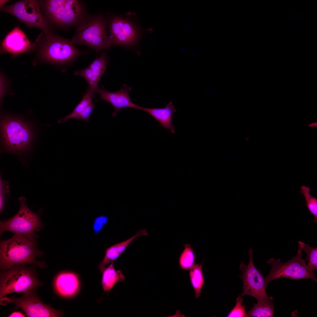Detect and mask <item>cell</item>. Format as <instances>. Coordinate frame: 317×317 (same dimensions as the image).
Listing matches in <instances>:
<instances>
[{
  "label": "cell",
  "mask_w": 317,
  "mask_h": 317,
  "mask_svg": "<svg viewBox=\"0 0 317 317\" xmlns=\"http://www.w3.org/2000/svg\"><path fill=\"white\" fill-rule=\"evenodd\" d=\"M300 192L303 194L306 200L305 205L309 211L314 217V222L317 223V199L310 194V188L304 186L301 187Z\"/></svg>",
  "instance_id": "24"
},
{
  "label": "cell",
  "mask_w": 317,
  "mask_h": 317,
  "mask_svg": "<svg viewBox=\"0 0 317 317\" xmlns=\"http://www.w3.org/2000/svg\"><path fill=\"white\" fill-rule=\"evenodd\" d=\"M298 246L307 254L306 260L308 262L307 264L309 269L314 272L317 269V248L312 247L303 242L299 241Z\"/></svg>",
  "instance_id": "23"
},
{
  "label": "cell",
  "mask_w": 317,
  "mask_h": 317,
  "mask_svg": "<svg viewBox=\"0 0 317 317\" xmlns=\"http://www.w3.org/2000/svg\"><path fill=\"white\" fill-rule=\"evenodd\" d=\"M37 245L36 240L16 234L8 240L1 241L0 269L6 270L16 264H26L45 268L47 265L45 262L36 260V257L43 254L37 249Z\"/></svg>",
  "instance_id": "1"
},
{
  "label": "cell",
  "mask_w": 317,
  "mask_h": 317,
  "mask_svg": "<svg viewBox=\"0 0 317 317\" xmlns=\"http://www.w3.org/2000/svg\"><path fill=\"white\" fill-rule=\"evenodd\" d=\"M95 109L94 105L92 103L88 106L77 117L76 119L83 120L85 122H88L90 117Z\"/></svg>",
  "instance_id": "29"
},
{
  "label": "cell",
  "mask_w": 317,
  "mask_h": 317,
  "mask_svg": "<svg viewBox=\"0 0 317 317\" xmlns=\"http://www.w3.org/2000/svg\"><path fill=\"white\" fill-rule=\"evenodd\" d=\"M18 298H11L5 296L0 298V304L6 305L12 303L16 309L20 308L29 317H58L63 316V312L53 308L41 301L37 294L35 289L27 291Z\"/></svg>",
  "instance_id": "11"
},
{
  "label": "cell",
  "mask_w": 317,
  "mask_h": 317,
  "mask_svg": "<svg viewBox=\"0 0 317 317\" xmlns=\"http://www.w3.org/2000/svg\"><path fill=\"white\" fill-rule=\"evenodd\" d=\"M25 316V315H24L22 313L16 311L14 312L11 314L9 316V317H24Z\"/></svg>",
  "instance_id": "31"
},
{
  "label": "cell",
  "mask_w": 317,
  "mask_h": 317,
  "mask_svg": "<svg viewBox=\"0 0 317 317\" xmlns=\"http://www.w3.org/2000/svg\"><path fill=\"white\" fill-rule=\"evenodd\" d=\"M108 220V217L103 215L97 216L95 219L92 228L95 236L97 235L101 232L107 224Z\"/></svg>",
  "instance_id": "27"
},
{
  "label": "cell",
  "mask_w": 317,
  "mask_h": 317,
  "mask_svg": "<svg viewBox=\"0 0 317 317\" xmlns=\"http://www.w3.org/2000/svg\"><path fill=\"white\" fill-rule=\"evenodd\" d=\"M93 98V97L91 93L87 89L82 99L75 107L72 112L63 119H58V122L59 123H64L69 119H76L80 113L89 105L93 103L92 101Z\"/></svg>",
  "instance_id": "22"
},
{
  "label": "cell",
  "mask_w": 317,
  "mask_h": 317,
  "mask_svg": "<svg viewBox=\"0 0 317 317\" xmlns=\"http://www.w3.org/2000/svg\"><path fill=\"white\" fill-rule=\"evenodd\" d=\"M240 295L237 298L236 304L227 316L228 317H247L245 306L242 303L244 300Z\"/></svg>",
  "instance_id": "26"
},
{
  "label": "cell",
  "mask_w": 317,
  "mask_h": 317,
  "mask_svg": "<svg viewBox=\"0 0 317 317\" xmlns=\"http://www.w3.org/2000/svg\"><path fill=\"white\" fill-rule=\"evenodd\" d=\"M18 200L20 206L18 212L9 220L0 221V234L5 231H9L14 234L36 240L38 236L34 231L41 229L43 226L39 213H33L28 207L25 197H20Z\"/></svg>",
  "instance_id": "9"
},
{
  "label": "cell",
  "mask_w": 317,
  "mask_h": 317,
  "mask_svg": "<svg viewBox=\"0 0 317 317\" xmlns=\"http://www.w3.org/2000/svg\"><path fill=\"white\" fill-rule=\"evenodd\" d=\"M8 1V0H0V7L4 6V4Z\"/></svg>",
  "instance_id": "33"
},
{
  "label": "cell",
  "mask_w": 317,
  "mask_h": 317,
  "mask_svg": "<svg viewBox=\"0 0 317 317\" xmlns=\"http://www.w3.org/2000/svg\"><path fill=\"white\" fill-rule=\"evenodd\" d=\"M274 306V299L262 303L254 304L250 310L246 312L247 317H273Z\"/></svg>",
  "instance_id": "19"
},
{
  "label": "cell",
  "mask_w": 317,
  "mask_h": 317,
  "mask_svg": "<svg viewBox=\"0 0 317 317\" xmlns=\"http://www.w3.org/2000/svg\"><path fill=\"white\" fill-rule=\"evenodd\" d=\"M249 261L247 265L241 261L240 268L242 274L239 277L242 280L243 291L241 296L249 295L256 299L257 303L269 301L272 297L267 295L264 285V279L261 273L255 267L253 260V250L250 248L248 251Z\"/></svg>",
  "instance_id": "12"
},
{
  "label": "cell",
  "mask_w": 317,
  "mask_h": 317,
  "mask_svg": "<svg viewBox=\"0 0 317 317\" xmlns=\"http://www.w3.org/2000/svg\"><path fill=\"white\" fill-rule=\"evenodd\" d=\"M195 259L193 249L190 245H186L179 258L181 267L185 270L189 269L194 264Z\"/></svg>",
  "instance_id": "25"
},
{
  "label": "cell",
  "mask_w": 317,
  "mask_h": 317,
  "mask_svg": "<svg viewBox=\"0 0 317 317\" xmlns=\"http://www.w3.org/2000/svg\"><path fill=\"white\" fill-rule=\"evenodd\" d=\"M139 109L142 110L149 114L158 121L160 127L169 131L172 134L175 133L174 127L172 124V118L176 110L171 101L163 108H149L140 106Z\"/></svg>",
  "instance_id": "17"
},
{
  "label": "cell",
  "mask_w": 317,
  "mask_h": 317,
  "mask_svg": "<svg viewBox=\"0 0 317 317\" xmlns=\"http://www.w3.org/2000/svg\"><path fill=\"white\" fill-rule=\"evenodd\" d=\"M202 265L194 264L190 268L189 276L191 283L195 292V297L198 298L200 296L201 288L204 284L202 270Z\"/></svg>",
  "instance_id": "20"
},
{
  "label": "cell",
  "mask_w": 317,
  "mask_h": 317,
  "mask_svg": "<svg viewBox=\"0 0 317 317\" xmlns=\"http://www.w3.org/2000/svg\"><path fill=\"white\" fill-rule=\"evenodd\" d=\"M108 58L105 53H102L87 67L91 73L100 81L107 68Z\"/></svg>",
  "instance_id": "21"
},
{
  "label": "cell",
  "mask_w": 317,
  "mask_h": 317,
  "mask_svg": "<svg viewBox=\"0 0 317 317\" xmlns=\"http://www.w3.org/2000/svg\"><path fill=\"white\" fill-rule=\"evenodd\" d=\"M7 83L4 77L1 75L0 76V100H2L6 92L7 89Z\"/></svg>",
  "instance_id": "30"
},
{
  "label": "cell",
  "mask_w": 317,
  "mask_h": 317,
  "mask_svg": "<svg viewBox=\"0 0 317 317\" xmlns=\"http://www.w3.org/2000/svg\"><path fill=\"white\" fill-rule=\"evenodd\" d=\"M308 126L309 127H317V122H314L308 124Z\"/></svg>",
  "instance_id": "32"
},
{
  "label": "cell",
  "mask_w": 317,
  "mask_h": 317,
  "mask_svg": "<svg viewBox=\"0 0 317 317\" xmlns=\"http://www.w3.org/2000/svg\"><path fill=\"white\" fill-rule=\"evenodd\" d=\"M32 126L17 117L6 116L1 123V143L4 150L22 154L30 149L34 138Z\"/></svg>",
  "instance_id": "4"
},
{
  "label": "cell",
  "mask_w": 317,
  "mask_h": 317,
  "mask_svg": "<svg viewBox=\"0 0 317 317\" xmlns=\"http://www.w3.org/2000/svg\"><path fill=\"white\" fill-rule=\"evenodd\" d=\"M43 284L38 281L33 267L16 264L1 273L0 298L12 293H24Z\"/></svg>",
  "instance_id": "6"
},
{
  "label": "cell",
  "mask_w": 317,
  "mask_h": 317,
  "mask_svg": "<svg viewBox=\"0 0 317 317\" xmlns=\"http://www.w3.org/2000/svg\"><path fill=\"white\" fill-rule=\"evenodd\" d=\"M102 274V285L104 293L111 290L117 282H121L125 279L121 271L116 270L113 262L105 269Z\"/></svg>",
  "instance_id": "18"
},
{
  "label": "cell",
  "mask_w": 317,
  "mask_h": 317,
  "mask_svg": "<svg viewBox=\"0 0 317 317\" xmlns=\"http://www.w3.org/2000/svg\"><path fill=\"white\" fill-rule=\"evenodd\" d=\"M108 18L100 14H87L76 27L72 43L85 45L95 50L97 53L112 46L107 31Z\"/></svg>",
  "instance_id": "5"
},
{
  "label": "cell",
  "mask_w": 317,
  "mask_h": 317,
  "mask_svg": "<svg viewBox=\"0 0 317 317\" xmlns=\"http://www.w3.org/2000/svg\"><path fill=\"white\" fill-rule=\"evenodd\" d=\"M148 235V233L146 230L140 229L134 235L128 239L106 248L104 251V258L98 265L100 271L102 273L106 268V265L117 259L125 251L127 246L136 238L140 236H147Z\"/></svg>",
  "instance_id": "16"
},
{
  "label": "cell",
  "mask_w": 317,
  "mask_h": 317,
  "mask_svg": "<svg viewBox=\"0 0 317 317\" xmlns=\"http://www.w3.org/2000/svg\"><path fill=\"white\" fill-rule=\"evenodd\" d=\"M303 255V250L299 248L296 255L286 262H281L280 259H270L267 263L271 265V268L264 278L265 288L270 281L282 277L290 279H310L317 282L315 273L308 268L306 261L302 258Z\"/></svg>",
  "instance_id": "7"
},
{
  "label": "cell",
  "mask_w": 317,
  "mask_h": 317,
  "mask_svg": "<svg viewBox=\"0 0 317 317\" xmlns=\"http://www.w3.org/2000/svg\"><path fill=\"white\" fill-rule=\"evenodd\" d=\"M1 51L13 56L36 49L35 43L31 42L19 26L15 27L5 36L1 43Z\"/></svg>",
  "instance_id": "13"
},
{
  "label": "cell",
  "mask_w": 317,
  "mask_h": 317,
  "mask_svg": "<svg viewBox=\"0 0 317 317\" xmlns=\"http://www.w3.org/2000/svg\"><path fill=\"white\" fill-rule=\"evenodd\" d=\"M0 183V210L1 213L4 207L6 194L9 192V186L7 181L2 180L1 178Z\"/></svg>",
  "instance_id": "28"
},
{
  "label": "cell",
  "mask_w": 317,
  "mask_h": 317,
  "mask_svg": "<svg viewBox=\"0 0 317 317\" xmlns=\"http://www.w3.org/2000/svg\"><path fill=\"white\" fill-rule=\"evenodd\" d=\"M131 14L113 15L108 18L109 36L111 45L129 48L138 43L141 36V29Z\"/></svg>",
  "instance_id": "8"
},
{
  "label": "cell",
  "mask_w": 317,
  "mask_h": 317,
  "mask_svg": "<svg viewBox=\"0 0 317 317\" xmlns=\"http://www.w3.org/2000/svg\"><path fill=\"white\" fill-rule=\"evenodd\" d=\"M131 89V87L124 84L120 90L115 92H109L103 88L99 87L97 93L100 95V100L106 101L113 106L114 111L112 115L114 117L124 108L139 109L140 106L133 103L130 99L129 93Z\"/></svg>",
  "instance_id": "14"
},
{
  "label": "cell",
  "mask_w": 317,
  "mask_h": 317,
  "mask_svg": "<svg viewBox=\"0 0 317 317\" xmlns=\"http://www.w3.org/2000/svg\"><path fill=\"white\" fill-rule=\"evenodd\" d=\"M41 3L43 13L50 26L77 27L87 15L83 4L79 0H41Z\"/></svg>",
  "instance_id": "3"
},
{
  "label": "cell",
  "mask_w": 317,
  "mask_h": 317,
  "mask_svg": "<svg viewBox=\"0 0 317 317\" xmlns=\"http://www.w3.org/2000/svg\"><path fill=\"white\" fill-rule=\"evenodd\" d=\"M0 10L14 16L28 27L37 28L44 31H51V26L43 13L41 0L18 1L1 7Z\"/></svg>",
  "instance_id": "10"
},
{
  "label": "cell",
  "mask_w": 317,
  "mask_h": 317,
  "mask_svg": "<svg viewBox=\"0 0 317 317\" xmlns=\"http://www.w3.org/2000/svg\"><path fill=\"white\" fill-rule=\"evenodd\" d=\"M53 286L58 295L63 298L71 299L75 297L79 292L81 281L76 273L72 271H64L56 276Z\"/></svg>",
  "instance_id": "15"
},
{
  "label": "cell",
  "mask_w": 317,
  "mask_h": 317,
  "mask_svg": "<svg viewBox=\"0 0 317 317\" xmlns=\"http://www.w3.org/2000/svg\"><path fill=\"white\" fill-rule=\"evenodd\" d=\"M35 43L38 58L56 65L69 64L87 53L78 50L70 40L55 35L51 31H42Z\"/></svg>",
  "instance_id": "2"
}]
</instances>
